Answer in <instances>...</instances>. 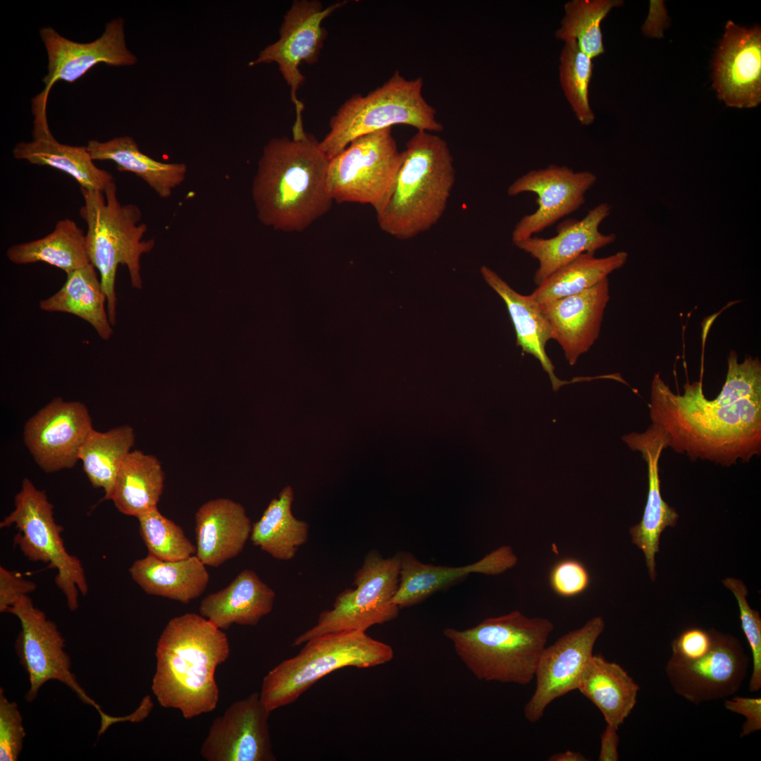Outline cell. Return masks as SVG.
<instances>
[{
	"label": "cell",
	"mask_w": 761,
	"mask_h": 761,
	"mask_svg": "<svg viewBox=\"0 0 761 761\" xmlns=\"http://www.w3.org/2000/svg\"><path fill=\"white\" fill-rule=\"evenodd\" d=\"M675 394L655 374L649 428L665 449L723 466L748 462L761 453V395L736 399L720 392L707 399L700 381Z\"/></svg>",
	"instance_id": "1"
},
{
	"label": "cell",
	"mask_w": 761,
	"mask_h": 761,
	"mask_svg": "<svg viewBox=\"0 0 761 761\" xmlns=\"http://www.w3.org/2000/svg\"><path fill=\"white\" fill-rule=\"evenodd\" d=\"M330 159L307 132L273 137L264 146L252 184L257 218L283 232H302L333 203L327 187Z\"/></svg>",
	"instance_id": "2"
},
{
	"label": "cell",
	"mask_w": 761,
	"mask_h": 761,
	"mask_svg": "<svg viewBox=\"0 0 761 761\" xmlns=\"http://www.w3.org/2000/svg\"><path fill=\"white\" fill-rule=\"evenodd\" d=\"M230 651L226 634L201 614L171 619L156 648L151 690L159 704L187 719L213 711L219 700L215 671Z\"/></svg>",
	"instance_id": "3"
},
{
	"label": "cell",
	"mask_w": 761,
	"mask_h": 761,
	"mask_svg": "<svg viewBox=\"0 0 761 761\" xmlns=\"http://www.w3.org/2000/svg\"><path fill=\"white\" fill-rule=\"evenodd\" d=\"M390 194L376 211L380 228L399 240L429 230L440 220L456 180L447 142L427 131L407 141Z\"/></svg>",
	"instance_id": "4"
},
{
	"label": "cell",
	"mask_w": 761,
	"mask_h": 761,
	"mask_svg": "<svg viewBox=\"0 0 761 761\" xmlns=\"http://www.w3.org/2000/svg\"><path fill=\"white\" fill-rule=\"evenodd\" d=\"M553 630L548 619L528 617L514 610L464 630L446 628L443 634L478 679L525 686L534 679Z\"/></svg>",
	"instance_id": "5"
},
{
	"label": "cell",
	"mask_w": 761,
	"mask_h": 761,
	"mask_svg": "<svg viewBox=\"0 0 761 761\" xmlns=\"http://www.w3.org/2000/svg\"><path fill=\"white\" fill-rule=\"evenodd\" d=\"M84 204L80 214L85 220L86 249L90 264L99 273L102 289L106 297L110 323H116L117 299L115 283L119 264L127 266L132 286L141 289L140 259L154 247L153 239L143 240L147 230L139 207L121 204L117 197L115 182L104 192L81 188Z\"/></svg>",
	"instance_id": "6"
},
{
	"label": "cell",
	"mask_w": 761,
	"mask_h": 761,
	"mask_svg": "<svg viewBox=\"0 0 761 761\" xmlns=\"http://www.w3.org/2000/svg\"><path fill=\"white\" fill-rule=\"evenodd\" d=\"M299 652L271 669L264 677L261 700L271 712L296 701L323 676L347 667L384 664L394 657L392 647L365 631L330 633L306 642Z\"/></svg>",
	"instance_id": "7"
},
{
	"label": "cell",
	"mask_w": 761,
	"mask_h": 761,
	"mask_svg": "<svg viewBox=\"0 0 761 761\" xmlns=\"http://www.w3.org/2000/svg\"><path fill=\"white\" fill-rule=\"evenodd\" d=\"M421 78L407 80L396 70L381 86L368 93L352 95L331 117L329 131L320 141L330 159L354 139L394 125L440 132L444 127L436 111L423 96Z\"/></svg>",
	"instance_id": "8"
},
{
	"label": "cell",
	"mask_w": 761,
	"mask_h": 761,
	"mask_svg": "<svg viewBox=\"0 0 761 761\" xmlns=\"http://www.w3.org/2000/svg\"><path fill=\"white\" fill-rule=\"evenodd\" d=\"M14 509L0 523L18 529L13 543L32 562H42L57 571L54 581L66 598L70 611L79 606V593L86 595L88 585L80 560L69 554L61 538L63 528L54 517V505L45 491L27 478L14 498Z\"/></svg>",
	"instance_id": "9"
},
{
	"label": "cell",
	"mask_w": 761,
	"mask_h": 761,
	"mask_svg": "<svg viewBox=\"0 0 761 761\" xmlns=\"http://www.w3.org/2000/svg\"><path fill=\"white\" fill-rule=\"evenodd\" d=\"M401 552L383 557L371 550L354 575V588H346L330 610L323 611L316 624L293 641L298 646L321 635L350 631H366L372 626L395 619L400 607L392 601L397 591Z\"/></svg>",
	"instance_id": "10"
},
{
	"label": "cell",
	"mask_w": 761,
	"mask_h": 761,
	"mask_svg": "<svg viewBox=\"0 0 761 761\" xmlns=\"http://www.w3.org/2000/svg\"><path fill=\"white\" fill-rule=\"evenodd\" d=\"M20 621V630L14 643L19 663L28 675L30 687L25 700L32 703L42 686L56 680L68 686L86 705L95 708L101 718L99 736L117 722H128V715L113 717L105 713L78 682L71 672V660L64 650L65 639L56 624L36 607L29 595L14 602L6 610Z\"/></svg>",
	"instance_id": "11"
},
{
	"label": "cell",
	"mask_w": 761,
	"mask_h": 761,
	"mask_svg": "<svg viewBox=\"0 0 761 761\" xmlns=\"http://www.w3.org/2000/svg\"><path fill=\"white\" fill-rule=\"evenodd\" d=\"M402 161L392 128L360 136L330 159V195L333 202L369 204L376 211L390 194Z\"/></svg>",
	"instance_id": "12"
},
{
	"label": "cell",
	"mask_w": 761,
	"mask_h": 761,
	"mask_svg": "<svg viewBox=\"0 0 761 761\" xmlns=\"http://www.w3.org/2000/svg\"><path fill=\"white\" fill-rule=\"evenodd\" d=\"M347 1H339L324 7L316 0H295L283 17L279 29V39L264 48L258 56L249 63L254 66L276 63L287 85L290 99L295 109L292 135L304 131L302 112L304 104L299 100L297 92L305 82L300 72L302 63H315L321 54L327 31L323 21Z\"/></svg>",
	"instance_id": "13"
},
{
	"label": "cell",
	"mask_w": 761,
	"mask_h": 761,
	"mask_svg": "<svg viewBox=\"0 0 761 761\" xmlns=\"http://www.w3.org/2000/svg\"><path fill=\"white\" fill-rule=\"evenodd\" d=\"M713 635V645L703 657L683 661L671 656L665 666L674 691L695 705L733 696L748 673L750 657L740 641L714 629Z\"/></svg>",
	"instance_id": "14"
},
{
	"label": "cell",
	"mask_w": 761,
	"mask_h": 761,
	"mask_svg": "<svg viewBox=\"0 0 761 761\" xmlns=\"http://www.w3.org/2000/svg\"><path fill=\"white\" fill-rule=\"evenodd\" d=\"M604 629L603 618L597 616L544 648L535 671L536 688L524 707L528 721H539L553 700L578 689L584 668Z\"/></svg>",
	"instance_id": "15"
},
{
	"label": "cell",
	"mask_w": 761,
	"mask_h": 761,
	"mask_svg": "<svg viewBox=\"0 0 761 761\" xmlns=\"http://www.w3.org/2000/svg\"><path fill=\"white\" fill-rule=\"evenodd\" d=\"M596 180L592 172H575L568 166L556 165L531 171L515 180L507 189L508 195L535 193L538 208L515 225L512 233L513 243L533 237L577 211Z\"/></svg>",
	"instance_id": "16"
},
{
	"label": "cell",
	"mask_w": 761,
	"mask_h": 761,
	"mask_svg": "<svg viewBox=\"0 0 761 761\" xmlns=\"http://www.w3.org/2000/svg\"><path fill=\"white\" fill-rule=\"evenodd\" d=\"M93 428L86 405L53 399L25 424L24 442L36 464L46 473L71 469Z\"/></svg>",
	"instance_id": "17"
},
{
	"label": "cell",
	"mask_w": 761,
	"mask_h": 761,
	"mask_svg": "<svg viewBox=\"0 0 761 761\" xmlns=\"http://www.w3.org/2000/svg\"><path fill=\"white\" fill-rule=\"evenodd\" d=\"M270 713L259 692L234 702L212 722L201 756L207 761H275Z\"/></svg>",
	"instance_id": "18"
},
{
	"label": "cell",
	"mask_w": 761,
	"mask_h": 761,
	"mask_svg": "<svg viewBox=\"0 0 761 761\" xmlns=\"http://www.w3.org/2000/svg\"><path fill=\"white\" fill-rule=\"evenodd\" d=\"M122 18L111 20L97 39L81 43L61 35L50 26L39 30V35L48 56V73L41 92L49 97L52 86L58 80L74 82L92 67L104 63L112 66H131L137 56L127 47Z\"/></svg>",
	"instance_id": "19"
},
{
	"label": "cell",
	"mask_w": 761,
	"mask_h": 761,
	"mask_svg": "<svg viewBox=\"0 0 761 761\" xmlns=\"http://www.w3.org/2000/svg\"><path fill=\"white\" fill-rule=\"evenodd\" d=\"M714 87L728 106L753 108L761 101V31L729 20L714 61Z\"/></svg>",
	"instance_id": "20"
},
{
	"label": "cell",
	"mask_w": 761,
	"mask_h": 761,
	"mask_svg": "<svg viewBox=\"0 0 761 761\" xmlns=\"http://www.w3.org/2000/svg\"><path fill=\"white\" fill-rule=\"evenodd\" d=\"M610 300L608 279L579 293L540 305L564 357L574 366L598 340Z\"/></svg>",
	"instance_id": "21"
},
{
	"label": "cell",
	"mask_w": 761,
	"mask_h": 761,
	"mask_svg": "<svg viewBox=\"0 0 761 761\" xmlns=\"http://www.w3.org/2000/svg\"><path fill=\"white\" fill-rule=\"evenodd\" d=\"M612 206L601 203L590 209L580 221L569 219L557 227L550 238L536 236L514 243L538 261L534 282L538 285L549 276L584 253L595 252L615 241L616 235L599 231L600 223L610 214Z\"/></svg>",
	"instance_id": "22"
},
{
	"label": "cell",
	"mask_w": 761,
	"mask_h": 761,
	"mask_svg": "<svg viewBox=\"0 0 761 761\" xmlns=\"http://www.w3.org/2000/svg\"><path fill=\"white\" fill-rule=\"evenodd\" d=\"M401 552L400 579L393 602L400 609L418 604L471 574L497 575L513 568L518 557L510 546L500 547L477 562L461 567L425 564Z\"/></svg>",
	"instance_id": "23"
},
{
	"label": "cell",
	"mask_w": 761,
	"mask_h": 761,
	"mask_svg": "<svg viewBox=\"0 0 761 761\" xmlns=\"http://www.w3.org/2000/svg\"><path fill=\"white\" fill-rule=\"evenodd\" d=\"M633 451H638L648 466V493L641 521L630 528L632 543L645 555L650 579L657 576L655 555L659 552L660 538L667 527L676 526L679 514L662 498L659 475V460L665 449L660 436L649 428L644 432L622 437Z\"/></svg>",
	"instance_id": "24"
},
{
	"label": "cell",
	"mask_w": 761,
	"mask_h": 761,
	"mask_svg": "<svg viewBox=\"0 0 761 761\" xmlns=\"http://www.w3.org/2000/svg\"><path fill=\"white\" fill-rule=\"evenodd\" d=\"M194 519L195 555L206 566L218 567L237 557L250 537L252 524L245 507L229 498L204 502Z\"/></svg>",
	"instance_id": "25"
},
{
	"label": "cell",
	"mask_w": 761,
	"mask_h": 761,
	"mask_svg": "<svg viewBox=\"0 0 761 761\" xmlns=\"http://www.w3.org/2000/svg\"><path fill=\"white\" fill-rule=\"evenodd\" d=\"M32 136L31 142H20L14 147L15 159L61 171L88 190L104 192L114 181L109 171L94 164L86 146L58 142L49 130L48 120L35 121Z\"/></svg>",
	"instance_id": "26"
},
{
	"label": "cell",
	"mask_w": 761,
	"mask_h": 761,
	"mask_svg": "<svg viewBox=\"0 0 761 761\" xmlns=\"http://www.w3.org/2000/svg\"><path fill=\"white\" fill-rule=\"evenodd\" d=\"M276 593L251 569L242 571L225 588L204 597L199 610L220 629L233 624L255 626L273 607Z\"/></svg>",
	"instance_id": "27"
},
{
	"label": "cell",
	"mask_w": 761,
	"mask_h": 761,
	"mask_svg": "<svg viewBox=\"0 0 761 761\" xmlns=\"http://www.w3.org/2000/svg\"><path fill=\"white\" fill-rule=\"evenodd\" d=\"M481 273L485 283L505 302L515 330L516 345L539 361L549 375L553 390L557 391L565 382L555 376V366L545 351L546 344L552 337L540 305L531 295H524L515 291L489 267L483 266Z\"/></svg>",
	"instance_id": "28"
},
{
	"label": "cell",
	"mask_w": 761,
	"mask_h": 761,
	"mask_svg": "<svg viewBox=\"0 0 761 761\" xmlns=\"http://www.w3.org/2000/svg\"><path fill=\"white\" fill-rule=\"evenodd\" d=\"M132 580L147 594L187 604L206 590L209 574L195 555L168 561L151 555L135 560L129 569Z\"/></svg>",
	"instance_id": "29"
},
{
	"label": "cell",
	"mask_w": 761,
	"mask_h": 761,
	"mask_svg": "<svg viewBox=\"0 0 761 761\" xmlns=\"http://www.w3.org/2000/svg\"><path fill=\"white\" fill-rule=\"evenodd\" d=\"M577 690L598 708L606 724L619 729L634 708L640 687L619 664L593 655Z\"/></svg>",
	"instance_id": "30"
},
{
	"label": "cell",
	"mask_w": 761,
	"mask_h": 761,
	"mask_svg": "<svg viewBox=\"0 0 761 761\" xmlns=\"http://www.w3.org/2000/svg\"><path fill=\"white\" fill-rule=\"evenodd\" d=\"M86 147L94 161L113 162L119 171L135 174L162 198L169 197L186 177L185 163L155 160L143 154L137 142L129 136L114 137L106 142L91 140Z\"/></svg>",
	"instance_id": "31"
},
{
	"label": "cell",
	"mask_w": 761,
	"mask_h": 761,
	"mask_svg": "<svg viewBox=\"0 0 761 761\" xmlns=\"http://www.w3.org/2000/svg\"><path fill=\"white\" fill-rule=\"evenodd\" d=\"M106 297L95 267L88 265L67 274L62 287L49 298L42 299L39 307L49 312L68 313L89 323L104 340L113 334L107 309Z\"/></svg>",
	"instance_id": "32"
},
{
	"label": "cell",
	"mask_w": 761,
	"mask_h": 761,
	"mask_svg": "<svg viewBox=\"0 0 761 761\" xmlns=\"http://www.w3.org/2000/svg\"><path fill=\"white\" fill-rule=\"evenodd\" d=\"M164 472L156 457L131 450L117 474L110 497L120 512L136 518L157 507Z\"/></svg>",
	"instance_id": "33"
},
{
	"label": "cell",
	"mask_w": 761,
	"mask_h": 761,
	"mask_svg": "<svg viewBox=\"0 0 761 761\" xmlns=\"http://www.w3.org/2000/svg\"><path fill=\"white\" fill-rule=\"evenodd\" d=\"M293 500L292 488L285 486L252 524V544L278 560L293 559L309 537V524L292 512Z\"/></svg>",
	"instance_id": "34"
},
{
	"label": "cell",
	"mask_w": 761,
	"mask_h": 761,
	"mask_svg": "<svg viewBox=\"0 0 761 761\" xmlns=\"http://www.w3.org/2000/svg\"><path fill=\"white\" fill-rule=\"evenodd\" d=\"M6 256L19 265L44 262L66 274L90 264L85 234L70 218L58 221L53 231L42 238L12 245Z\"/></svg>",
	"instance_id": "35"
},
{
	"label": "cell",
	"mask_w": 761,
	"mask_h": 761,
	"mask_svg": "<svg viewBox=\"0 0 761 761\" xmlns=\"http://www.w3.org/2000/svg\"><path fill=\"white\" fill-rule=\"evenodd\" d=\"M135 440L133 428L123 425L106 432L92 428L82 443L79 460L92 485L104 491V500L110 499L117 474Z\"/></svg>",
	"instance_id": "36"
},
{
	"label": "cell",
	"mask_w": 761,
	"mask_h": 761,
	"mask_svg": "<svg viewBox=\"0 0 761 761\" xmlns=\"http://www.w3.org/2000/svg\"><path fill=\"white\" fill-rule=\"evenodd\" d=\"M628 254L619 252L596 258L584 253L549 276L531 294L540 304L579 293L593 287L626 262Z\"/></svg>",
	"instance_id": "37"
},
{
	"label": "cell",
	"mask_w": 761,
	"mask_h": 761,
	"mask_svg": "<svg viewBox=\"0 0 761 761\" xmlns=\"http://www.w3.org/2000/svg\"><path fill=\"white\" fill-rule=\"evenodd\" d=\"M622 4L617 0H573L564 6L565 16L556 37L575 40L590 58L604 52L600 23L610 11Z\"/></svg>",
	"instance_id": "38"
},
{
	"label": "cell",
	"mask_w": 761,
	"mask_h": 761,
	"mask_svg": "<svg viewBox=\"0 0 761 761\" xmlns=\"http://www.w3.org/2000/svg\"><path fill=\"white\" fill-rule=\"evenodd\" d=\"M560 56L559 77L564 94L580 123L588 125L595 119L588 99L593 63L575 40L565 42Z\"/></svg>",
	"instance_id": "39"
},
{
	"label": "cell",
	"mask_w": 761,
	"mask_h": 761,
	"mask_svg": "<svg viewBox=\"0 0 761 761\" xmlns=\"http://www.w3.org/2000/svg\"><path fill=\"white\" fill-rule=\"evenodd\" d=\"M140 534L149 555L163 560L177 561L196 553V547L182 528L164 516L157 507L137 517Z\"/></svg>",
	"instance_id": "40"
},
{
	"label": "cell",
	"mask_w": 761,
	"mask_h": 761,
	"mask_svg": "<svg viewBox=\"0 0 761 761\" xmlns=\"http://www.w3.org/2000/svg\"><path fill=\"white\" fill-rule=\"evenodd\" d=\"M724 585L734 595L739 608L741 628L748 642L753 658V672L749 681L750 692L761 688V618L757 611L748 603V590L745 584L734 578H726Z\"/></svg>",
	"instance_id": "41"
},
{
	"label": "cell",
	"mask_w": 761,
	"mask_h": 761,
	"mask_svg": "<svg viewBox=\"0 0 761 761\" xmlns=\"http://www.w3.org/2000/svg\"><path fill=\"white\" fill-rule=\"evenodd\" d=\"M25 731L15 701H10L0 688V760L16 761L23 750Z\"/></svg>",
	"instance_id": "42"
},
{
	"label": "cell",
	"mask_w": 761,
	"mask_h": 761,
	"mask_svg": "<svg viewBox=\"0 0 761 761\" xmlns=\"http://www.w3.org/2000/svg\"><path fill=\"white\" fill-rule=\"evenodd\" d=\"M590 574L585 565L573 558L556 562L549 574L552 590L563 598H571L583 593L589 586Z\"/></svg>",
	"instance_id": "43"
},
{
	"label": "cell",
	"mask_w": 761,
	"mask_h": 761,
	"mask_svg": "<svg viewBox=\"0 0 761 761\" xmlns=\"http://www.w3.org/2000/svg\"><path fill=\"white\" fill-rule=\"evenodd\" d=\"M714 643L713 629L689 627L671 643L672 656L683 661L698 660L709 652Z\"/></svg>",
	"instance_id": "44"
},
{
	"label": "cell",
	"mask_w": 761,
	"mask_h": 761,
	"mask_svg": "<svg viewBox=\"0 0 761 761\" xmlns=\"http://www.w3.org/2000/svg\"><path fill=\"white\" fill-rule=\"evenodd\" d=\"M37 588L32 581L24 579L20 574L0 567V612L8 608L18 598L28 595Z\"/></svg>",
	"instance_id": "45"
},
{
	"label": "cell",
	"mask_w": 761,
	"mask_h": 761,
	"mask_svg": "<svg viewBox=\"0 0 761 761\" xmlns=\"http://www.w3.org/2000/svg\"><path fill=\"white\" fill-rule=\"evenodd\" d=\"M726 710L745 717L740 737L743 738L761 729V698L734 695L724 699Z\"/></svg>",
	"instance_id": "46"
},
{
	"label": "cell",
	"mask_w": 761,
	"mask_h": 761,
	"mask_svg": "<svg viewBox=\"0 0 761 761\" xmlns=\"http://www.w3.org/2000/svg\"><path fill=\"white\" fill-rule=\"evenodd\" d=\"M617 731V729L606 725L600 736L601 745L598 757L600 761L619 760L618 744L619 738Z\"/></svg>",
	"instance_id": "47"
},
{
	"label": "cell",
	"mask_w": 761,
	"mask_h": 761,
	"mask_svg": "<svg viewBox=\"0 0 761 761\" xmlns=\"http://www.w3.org/2000/svg\"><path fill=\"white\" fill-rule=\"evenodd\" d=\"M550 761H586V757L579 752L567 750L552 755Z\"/></svg>",
	"instance_id": "48"
}]
</instances>
